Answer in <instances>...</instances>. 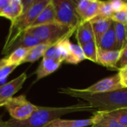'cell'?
<instances>
[{"label": "cell", "instance_id": "d6986e66", "mask_svg": "<svg viewBox=\"0 0 127 127\" xmlns=\"http://www.w3.org/2000/svg\"><path fill=\"white\" fill-rule=\"evenodd\" d=\"M98 48L103 51L117 50V41L113 23L102 36L98 45Z\"/></svg>", "mask_w": 127, "mask_h": 127}, {"label": "cell", "instance_id": "3957f363", "mask_svg": "<svg viewBox=\"0 0 127 127\" xmlns=\"http://www.w3.org/2000/svg\"><path fill=\"white\" fill-rule=\"evenodd\" d=\"M51 0H35L33 4L25 13H22L15 22L10 23L7 36L3 49L7 48L22 33L29 29L36 21L39 14L47 6Z\"/></svg>", "mask_w": 127, "mask_h": 127}, {"label": "cell", "instance_id": "603a6c76", "mask_svg": "<svg viewBox=\"0 0 127 127\" xmlns=\"http://www.w3.org/2000/svg\"><path fill=\"white\" fill-rule=\"evenodd\" d=\"M100 1L99 0H91L90 4L83 13L81 19V22L92 21L99 16Z\"/></svg>", "mask_w": 127, "mask_h": 127}, {"label": "cell", "instance_id": "ac0fdd59", "mask_svg": "<svg viewBox=\"0 0 127 127\" xmlns=\"http://www.w3.org/2000/svg\"><path fill=\"white\" fill-rule=\"evenodd\" d=\"M54 22H56V10L53 1L51 0L50 2L47 4V6L39 14L33 25L31 28L46 25Z\"/></svg>", "mask_w": 127, "mask_h": 127}, {"label": "cell", "instance_id": "83f0119b", "mask_svg": "<svg viewBox=\"0 0 127 127\" xmlns=\"http://www.w3.org/2000/svg\"><path fill=\"white\" fill-rule=\"evenodd\" d=\"M113 22H119V23H122L124 25H127V1L126 3V5L124 6V7L116 13H114V14L112 15V18Z\"/></svg>", "mask_w": 127, "mask_h": 127}, {"label": "cell", "instance_id": "7c38bea8", "mask_svg": "<svg viewBox=\"0 0 127 127\" xmlns=\"http://www.w3.org/2000/svg\"><path fill=\"white\" fill-rule=\"evenodd\" d=\"M121 50L103 51L98 48L97 63L110 69H116V65L121 57Z\"/></svg>", "mask_w": 127, "mask_h": 127}, {"label": "cell", "instance_id": "6da1fadb", "mask_svg": "<svg viewBox=\"0 0 127 127\" xmlns=\"http://www.w3.org/2000/svg\"><path fill=\"white\" fill-rule=\"evenodd\" d=\"M58 92L83 100L98 112H109L127 107V89L106 93L91 94L83 89L67 87L60 88Z\"/></svg>", "mask_w": 127, "mask_h": 127}, {"label": "cell", "instance_id": "836d02e7", "mask_svg": "<svg viewBox=\"0 0 127 127\" xmlns=\"http://www.w3.org/2000/svg\"><path fill=\"white\" fill-rule=\"evenodd\" d=\"M9 2L10 0H0V14L2 12V10L7 7Z\"/></svg>", "mask_w": 127, "mask_h": 127}, {"label": "cell", "instance_id": "f546056e", "mask_svg": "<svg viewBox=\"0 0 127 127\" xmlns=\"http://www.w3.org/2000/svg\"><path fill=\"white\" fill-rule=\"evenodd\" d=\"M127 65V43L126 45L121 49V57L119 59V61L118 62L116 65V70L119 71L124 66Z\"/></svg>", "mask_w": 127, "mask_h": 127}, {"label": "cell", "instance_id": "4dcf8cb0", "mask_svg": "<svg viewBox=\"0 0 127 127\" xmlns=\"http://www.w3.org/2000/svg\"><path fill=\"white\" fill-rule=\"evenodd\" d=\"M76 1V10L77 12L80 16V18L82 16L83 13L90 4L91 0H80V1Z\"/></svg>", "mask_w": 127, "mask_h": 127}, {"label": "cell", "instance_id": "74e56055", "mask_svg": "<svg viewBox=\"0 0 127 127\" xmlns=\"http://www.w3.org/2000/svg\"><path fill=\"white\" fill-rule=\"evenodd\" d=\"M0 100H2V99H1V98H0Z\"/></svg>", "mask_w": 127, "mask_h": 127}, {"label": "cell", "instance_id": "e575fe53", "mask_svg": "<svg viewBox=\"0 0 127 127\" xmlns=\"http://www.w3.org/2000/svg\"><path fill=\"white\" fill-rule=\"evenodd\" d=\"M6 127V121H3L1 117L0 116V127Z\"/></svg>", "mask_w": 127, "mask_h": 127}, {"label": "cell", "instance_id": "484cf974", "mask_svg": "<svg viewBox=\"0 0 127 127\" xmlns=\"http://www.w3.org/2000/svg\"><path fill=\"white\" fill-rule=\"evenodd\" d=\"M106 113L111 118L116 120L124 127H127V107L116 109Z\"/></svg>", "mask_w": 127, "mask_h": 127}, {"label": "cell", "instance_id": "277c9868", "mask_svg": "<svg viewBox=\"0 0 127 127\" xmlns=\"http://www.w3.org/2000/svg\"><path fill=\"white\" fill-rule=\"evenodd\" d=\"M75 31V29H71L65 25L54 22L30 28L26 31L35 36L40 44L54 45L65 37H71Z\"/></svg>", "mask_w": 127, "mask_h": 127}, {"label": "cell", "instance_id": "4316f807", "mask_svg": "<svg viewBox=\"0 0 127 127\" xmlns=\"http://www.w3.org/2000/svg\"><path fill=\"white\" fill-rule=\"evenodd\" d=\"M114 14L110 1H100V10H99V17L102 18H112Z\"/></svg>", "mask_w": 127, "mask_h": 127}, {"label": "cell", "instance_id": "9a60e30c", "mask_svg": "<svg viewBox=\"0 0 127 127\" xmlns=\"http://www.w3.org/2000/svg\"><path fill=\"white\" fill-rule=\"evenodd\" d=\"M91 22L92 24L95 41L98 46L102 36L111 27L113 23V21L110 18H102L97 16L93 20H92Z\"/></svg>", "mask_w": 127, "mask_h": 127}, {"label": "cell", "instance_id": "44dd1931", "mask_svg": "<svg viewBox=\"0 0 127 127\" xmlns=\"http://www.w3.org/2000/svg\"><path fill=\"white\" fill-rule=\"evenodd\" d=\"M53 45L50 44H39L35 47H33L30 49L27 57L22 61V64L25 63H34L39 60L41 57H43L47 50Z\"/></svg>", "mask_w": 127, "mask_h": 127}, {"label": "cell", "instance_id": "d6a6232c", "mask_svg": "<svg viewBox=\"0 0 127 127\" xmlns=\"http://www.w3.org/2000/svg\"><path fill=\"white\" fill-rule=\"evenodd\" d=\"M121 77V85L124 89H127V65L120 69L118 72Z\"/></svg>", "mask_w": 127, "mask_h": 127}, {"label": "cell", "instance_id": "9c48e42d", "mask_svg": "<svg viewBox=\"0 0 127 127\" xmlns=\"http://www.w3.org/2000/svg\"><path fill=\"white\" fill-rule=\"evenodd\" d=\"M27 77V74L24 72L11 81L0 86V98L8 100L13 97V95L22 89Z\"/></svg>", "mask_w": 127, "mask_h": 127}, {"label": "cell", "instance_id": "d590c367", "mask_svg": "<svg viewBox=\"0 0 127 127\" xmlns=\"http://www.w3.org/2000/svg\"><path fill=\"white\" fill-rule=\"evenodd\" d=\"M7 100H0V107L1 106H4V105L6 104Z\"/></svg>", "mask_w": 127, "mask_h": 127}, {"label": "cell", "instance_id": "ffe728a7", "mask_svg": "<svg viewBox=\"0 0 127 127\" xmlns=\"http://www.w3.org/2000/svg\"><path fill=\"white\" fill-rule=\"evenodd\" d=\"M95 118V124L90 127H124L116 120L109 116L105 112H95L93 115Z\"/></svg>", "mask_w": 127, "mask_h": 127}, {"label": "cell", "instance_id": "cb8c5ba5", "mask_svg": "<svg viewBox=\"0 0 127 127\" xmlns=\"http://www.w3.org/2000/svg\"><path fill=\"white\" fill-rule=\"evenodd\" d=\"M117 41V50H121L127 43L126 25L113 22Z\"/></svg>", "mask_w": 127, "mask_h": 127}, {"label": "cell", "instance_id": "7402d4cb", "mask_svg": "<svg viewBox=\"0 0 127 127\" xmlns=\"http://www.w3.org/2000/svg\"><path fill=\"white\" fill-rule=\"evenodd\" d=\"M86 57L83 54V51L80 45L78 44H71L68 57H66L65 63L68 64L77 65L82 61L85 60Z\"/></svg>", "mask_w": 127, "mask_h": 127}, {"label": "cell", "instance_id": "5bb4252c", "mask_svg": "<svg viewBox=\"0 0 127 127\" xmlns=\"http://www.w3.org/2000/svg\"><path fill=\"white\" fill-rule=\"evenodd\" d=\"M75 37L79 45L95 40V33L91 21L80 22L75 31Z\"/></svg>", "mask_w": 127, "mask_h": 127}, {"label": "cell", "instance_id": "d4e9b609", "mask_svg": "<svg viewBox=\"0 0 127 127\" xmlns=\"http://www.w3.org/2000/svg\"><path fill=\"white\" fill-rule=\"evenodd\" d=\"M86 60H89L92 62L97 63V53H98V46L95 40L88 42L85 44L80 45Z\"/></svg>", "mask_w": 127, "mask_h": 127}, {"label": "cell", "instance_id": "8992f818", "mask_svg": "<svg viewBox=\"0 0 127 127\" xmlns=\"http://www.w3.org/2000/svg\"><path fill=\"white\" fill-rule=\"evenodd\" d=\"M4 107L12 119L19 121L28 119L38 109V106L31 103L25 95L8 99Z\"/></svg>", "mask_w": 127, "mask_h": 127}, {"label": "cell", "instance_id": "2e32d148", "mask_svg": "<svg viewBox=\"0 0 127 127\" xmlns=\"http://www.w3.org/2000/svg\"><path fill=\"white\" fill-rule=\"evenodd\" d=\"M23 13L22 0H10L9 4L2 10L0 16L9 19L11 22H15Z\"/></svg>", "mask_w": 127, "mask_h": 127}, {"label": "cell", "instance_id": "52a82bcc", "mask_svg": "<svg viewBox=\"0 0 127 127\" xmlns=\"http://www.w3.org/2000/svg\"><path fill=\"white\" fill-rule=\"evenodd\" d=\"M124 89L121 82V77L118 73L116 74L104 78L96 83L89 86L88 88L83 89V90L91 94H100L106 93L113 91H117Z\"/></svg>", "mask_w": 127, "mask_h": 127}, {"label": "cell", "instance_id": "1f68e13d", "mask_svg": "<svg viewBox=\"0 0 127 127\" xmlns=\"http://www.w3.org/2000/svg\"><path fill=\"white\" fill-rule=\"evenodd\" d=\"M110 3L114 13H116L121 10L124 7L127 1L124 0H113V1H110Z\"/></svg>", "mask_w": 127, "mask_h": 127}, {"label": "cell", "instance_id": "7a4b0ae2", "mask_svg": "<svg viewBox=\"0 0 127 127\" xmlns=\"http://www.w3.org/2000/svg\"><path fill=\"white\" fill-rule=\"evenodd\" d=\"M97 112L86 103H80L65 107L38 106L36 111L27 120L19 121L10 118L6 121L5 127H44L49 122L61 117L76 112Z\"/></svg>", "mask_w": 127, "mask_h": 127}, {"label": "cell", "instance_id": "8fae6325", "mask_svg": "<svg viewBox=\"0 0 127 127\" xmlns=\"http://www.w3.org/2000/svg\"><path fill=\"white\" fill-rule=\"evenodd\" d=\"M63 62L51 58L42 57L41 63L35 71L36 77V81H38L55 72L62 65Z\"/></svg>", "mask_w": 127, "mask_h": 127}, {"label": "cell", "instance_id": "30bf717a", "mask_svg": "<svg viewBox=\"0 0 127 127\" xmlns=\"http://www.w3.org/2000/svg\"><path fill=\"white\" fill-rule=\"evenodd\" d=\"M39 44L40 42L38 41V39L35 36H33L31 33L27 31H25L14 42H13L7 48L2 49L1 54H5L7 56L16 49L21 48H31Z\"/></svg>", "mask_w": 127, "mask_h": 127}, {"label": "cell", "instance_id": "f1b7e54d", "mask_svg": "<svg viewBox=\"0 0 127 127\" xmlns=\"http://www.w3.org/2000/svg\"><path fill=\"white\" fill-rule=\"evenodd\" d=\"M18 66L0 65V81L6 79Z\"/></svg>", "mask_w": 127, "mask_h": 127}, {"label": "cell", "instance_id": "e0dca14e", "mask_svg": "<svg viewBox=\"0 0 127 127\" xmlns=\"http://www.w3.org/2000/svg\"><path fill=\"white\" fill-rule=\"evenodd\" d=\"M31 48H21L13 51L4 58L0 60V65H20L22 61L27 57Z\"/></svg>", "mask_w": 127, "mask_h": 127}, {"label": "cell", "instance_id": "8d00e7d4", "mask_svg": "<svg viewBox=\"0 0 127 127\" xmlns=\"http://www.w3.org/2000/svg\"><path fill=\"white\" fill-rule=\"evenodd\" d=\"M126 28H127V25H126Z\"/></svg>", "mask_w": 127, "mask_h": 127}, {"label": "cell", "instance_id": "4fadbf2b", "mask_svg": "<svg viewBox=\"0 0 127 127\" xmlns=\"http://www.w3.org/2000/svg\"><path fill=\"white\" fill-rule=\"evenodd\" d=\"M95 121V118L92 117L88 119L81 120H64V119H56L48 124L44 127H92Z\"/></svg>", "mask_w": 127, "mask_h": 127}, {"label": "cell", "instance_id": "ba28073f", "mask_svg": "<svg viewBox=\"0 0 127 127\" xmlns=\"http://www.w3.org/2000/svg\"><path fill=\"white\" fill-rule=\"evenodd\" d=\"M71 44L72 43L70 42V37H65L51 45L47 50L43 57L57 60L63 63L69 54Z\"/></svg>", "mask_w": 127, "mask_h": 127}, {"label": "cell", "instance_id": "5b68a950", "mask_svg": "<svg viewBox=\"0 0 127 127\" xmlns=\"http://www.w3.org/2000/svg\"><path fill=\"white\" fill-rule=\"evenodd\" d=\"M56 10V22L71 29H77L81 19L73 0H52Z\"/></svg>", "mask_w": 127, "mask_h": 127}]
</instances>
